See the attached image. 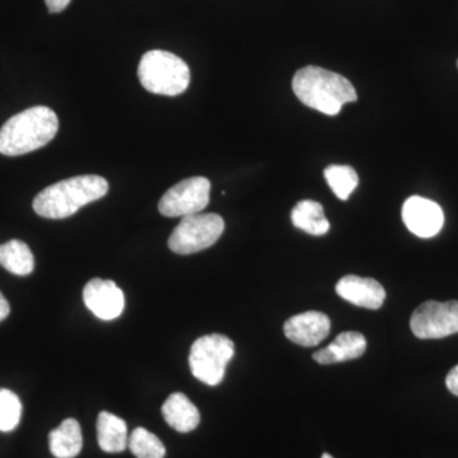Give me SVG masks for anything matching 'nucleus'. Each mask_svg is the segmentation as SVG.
I'll return each instance as SVG.
<instances>
[{
  "label": "nucleus",
  "instance_id": "f257e3e1",
  "mask_svg": "<svg viewBox=\"0 0 458 458\" xmlns=\"http://www.w3.org/2000/svg\"><path fill=\"white\" fill-rule=\"evenodd\" d=\"M108 182L98 174H83L54 183L33 199V210L49 219H64L73 216L84 205L104 198Z\"/></svg>",
  "mask_w": 458,
  "mask_h": 458
},
{
  "label": "nucleus",
  "instance_id": "f03ea898",
  "mask_svg": "<svg viewBox=\"0 0 458 458\" xmlns=\"http://www.w3.org/2000/svg\"><path fill=\"white\" fill-rule=\"evenodd\" d=\"M292 87L303 105L330 116H335L344 105L358 98L357 90L345 77L319 66L300 69Z\"/></svg>",
  "mask_w": 458,
  "mask_h": 458
},
{
  "label": "nucleus",
  "instance_id": "7ed1b4c3",
  "mask_svg": "<svg viewBox=\"0 0 458 458\" xmlns=\"http://www.w3.org/2000/svg\"><path fill=\"white\" fill-rule=\"evenodd\" d=\"M59 131V119L51 108L35 106L14 114L0 129V153L17 157L49 144Z\"/></svg>",
  "mask_w": 458,
  "mask_h": 458
},
{
  "label": "nucleus",
  "instance_id": "20e7f679",
  "mask_svg": "<svg viewBox=\"0 0 458 458\" xmlns=\"http://www.w3.org/2000/svg\"><path fill=\"white\" fill-rule=\"evenodd\" d=\"M138 77L148 92L162 96H179L188 89L190 69L174 54L164 50H150L141 57Z\"/></svg>",
  "mask_w": 458,
  "mask_h": 458
},
{
  "label": "nucleus",
  "instance_id": "39448f33",
  "mask_svg": "<svg viewBox=\"0 0 458 458\" xmlns=\"http://www.w3.org/2000/svg\"><path fill=\"white\" fill-rule=\"evenodd\" d=\"M219 214L197 213L183 216L168 238V247L177 255H191L212 247L225 232Z\"/></svg>",
  "mask_w": 458,
  "mask_h": 458
},
{
  "label": "nucleus",
  "instance_id": "423d86ee",
  "mask_svg": "<svg viewBox=\"0 0 458 458\" xmlns=\"http://www.w3.org/2000/svg\"><path fill=\"white\" fill-rule=\"evenodd\" d=\"M234 355V344L227 336L212 334L199 337L190 351L192 375L208 386H218L225 378V367Z\"/></svg>",
  "mask_w": 458,
  "mask_h": 458
},
{
  "label": "nucleus",
  "instance_id": "0eeeda50",
  "mask_svg": "<svg viewBox=\"0 0 458 458\" xmlns=\"http://www.w3.org/2000/svg\"><path fill=\"white\" fill-rule=\"evenodd\" d=\"M412 334L419 339H443L458 334V301H428L412 312Z\"/></svg>",
  "mask_w": 458,
  "mask_h": 458
},
{
  "label": "nucleus",
  "instance_id": "6e6552de",
  "mask_svg": "<svg viewBox=\"0 0 458 458\" xmlns=\"http://www.w3.org/2000/svg\"><path fill=\"white\" fill-rule=\"evenodd\" d=\"M210 181L205 177H190L180 181L165 191L159 200L158 210L162 216H188L203 212L209 203Z\"/></svg>",
  "mask_w": 458,
  "mask_h": 458
},
{
  "label": "nucleus",
  "instance_id": "1a4fd4ad",
  "mask_svg": "<svg viewBox=\"0 0 458 458\" xmlns=\"http://www.w3.org/2000/svg\"><path fill=\"white\" fill-rule=\"evenodd\" d=\"M403 221L415 236H437L443 228L445 214L436 201L421 197H411L403 203Z\"/></svg>",
  "mask_w": 458,
  "mask_h": 458
},
{
  "label": "nucleus",
  "instance_id": "9d476101",
  "mask_svg": "<svg viewBox=\"0 0 458 458\" xmlns=\"http://www.w3.org/2000/svg\"><path fill=\"white\" fill-rule=\"evenodd\" d=\"M83 301L87 309L96 318L111 321L119 318L123 311L125 300L123 293L113 280L92 279L83 291Z\"/></svg>",
  "mask_w": 458,
  "mask_h": 458
},
{
  "label": "nucleus",
  "instance_id": "9b49d317",
  "mask_svg": "<svg viewBox=\"0 0 458 458\" xmlns=\"http://www.w3.org/2000/svg\"><path fill=\"white\" fill-rule=\"evenodd\" d=\"M331 322L325 313L310 311L292 316L284 324V334L291 342L306 348L318 345L330 333Z\"/></svg>",
  "mask_w": 458,
  "mask_h": 458
},
{
  "label": "nucleus",
  "instance_id": "f8f14e48",
  "mask_svg": "<svg viewBox=\"0 0 458 458\" xmlns=\"http://www.w3.org/2000/svg\"><path fill=\"white\" fill-rule=\"evenodd\" d=\"M336 293L346 302L363 309H381L386 300V291L381 283L372 278L346 276L336 284Z\"/></svg>",
  "mask_w": 458,
  "mask_h": 458
},
{
  "label": "nucleus",
  "instance_id": "ddd939ff",
  "mask_svg": "<svg viewBox=\"0 0 458 458\" xmlns=\"http://www.w3.org/2000/svg\"><path fill=\"white\" fill-rule=\"evenodd\" d=\"M367 349L366 337L355 331H346L340 334L327 348L316 352L313 360L319 364H335L357 360L364 354Z\"/></svg>",
  "mask_w": 458,
  "mask_h": 458
},
{
  "label": "nucleus",
  "instance_id": "4468645a",
  "mask_svg": "<svg viewBox=\"0 0 458 458\" xmlns=\"http://www.w3.org/2000/svg\"><path fill=\"white\" fill-rule=\"evenodd\" d=\"M162 414L168 426L180 433H189L197 429L200 423V412L186 394H172L164 406Z\"/></svg>",
  "mask_w": 458,
  "mask_h": 458
},
{
  "label": "nucleus",
  "instance_id": "2eb2a0df",
  "mask_svg": "<svg viewBox=\"0 0 458 458\" xmlns=\"http://www.w3.org/2000/svg\"><path fill=\"white\" fill-rule=\"evenodd\" d=\"M51 454L55 458H74L83 447L82 429L74 419H65L49 434Z\"/></svg>",
  "mask_w": 458,
  "mask_h": 458
},
{
  "label": "nucleus",
  "instance_id": "dca6fc26",
  "mask_svg": "<svg viewBox=\"0 0 458 458\" xmlns=\"http://www.w3.org/2000/svg\"><path fill=\"white\" fill-rule=\"evenodd\" d=\"M98 441L102 451L120 454L128 447V427L122 418L111 412H99L98 419Z\"/></svg>",
  "mask_w": 458,
  "mask_h": 458
},
{
  "label": "nucleus",
  "instance_id": "f3484780",
  "mask_svg": "<svg viewBox=\"0 0 458 458\" xmlns=\"http://www.w3.org/2000/svg\"><path fill=\"white\" fill-rule=\"evenodd\" d=\"M292 222L295 228L302 229L312 236H324L330 229L324 207L318 201H300L292 210Z\"/></svg>",
  "mask_w": 458,
  "mask_h": 458
},
{
  "label": "nucleus",
  "instance_id": "a211bd4d",
  "mask_svg": "<svg viewBox=\"0 0 458 458\" xmlns=\"http://www.w3.org/2000/svg\"><path fill=\"white\" fill-rule=\"evenodd\" d=\"M0 265L14 276H30L35 269V259L30 247L20 240L0 245Z\"/></svg>",
  "mask_w": 458,
  "mask_h": 458
},
{
  "label": "nucleus",
  "instance_id": "6ab92c4d",
  "mask_svg": "<svg viewBox=\"0 0 458 458\" xmlns=\"http://www.w3.org/2000/svg\"><path fill=\"white\" fill-rule=\"evenodd\" d=\"M325 179L340 200H348L352 192L358 188L360 177L351 165H331L325 170Z\"/></svg>",
  "mask_w": 458,
  "mask_h": 458
},
{
  "label": "nucleus",
  "instance_id": "aec40b11",
  "mask_svg": "<svg viewBox=\"0 0 458 458\" xmlns=\"http://www.w3.org/2000/svg\"><path fill=\"white\" fill-rule=\"evenodd\" d=\"M128 447L137 458H165V448L161 439L144 428H137L129 437Z\"/></svg>",
  "mask_w": 458,
  "mask_h": 458
},
{
  "label": "nucleus",
  "instance_id": "412c9836",
  "mask_svg": "<svg viewBox=\"0 0 458 458\" xmlns=\"http://www.w3.org/2000/svg\"><path fill=\"white\" fill-rule=\"evenodd\" d=\"M22 415L20 397L7 388H0V432L16 429Z\"/></svg>",
  "mask_w": 458,
  "mask_h": 458
},
{
  "label": "nucleus",
  "instance_id": "4be33fe9",
  "mask_svg": "<svg viewBox=\"0 0 458 458\" xmlns=\"http://www.w3.org/2000/svg\"><path fill=\"white\" fill-rule=\"evenodd\" d=\"M445 385H447V388L450 390L451 394H454V396H458V364L456 367H454L447 377H445Z\"/></svg>",
  "mask_w": 458,
  "mask_h": 458
},
{
  "label": "nucleus",
  "instance_id": "5701e85b",
  "mask_svg": "<svg viewBox=\"0 0 458 458\" xmlns=\"http://www.w3.org/2000/svg\"><path fill=\"white\" fill-rule=\"evenodd\" d=\"M71 2L72 0H45L50 13H60V12L64 11L71 4Z\"/></svg>",
  "mask_w": 458,
  "mask_h": 458
},
{
  "label": "nucleus",
  "instance_id": "b1692460",
  "mask_svg": "<svg viewBox=\"0 0 458 458\" xmlns=\"http://www.w3.org/2000/svg\"><path fill=\"white\" fill-rule=\"evenodd\" d=\"M9 313H11V307H9L8 301L5 300L4 295L0 292V322L7 318Z\"/></svg>",
  "mask_w": 458,
  "mask_h": 458
},
{
  "label": "nucleus",
  "instance_id": "393cba45",
  "mask_svg": "<svg viewBox=\"0 0 458 458\" xmlns=\"http://www.w3.org/2000/svg\"><path fill=\"white\" fill-rule=\"evenodd\" d=\"M321 458H334L333 456H331V454H322V457Z\"/></svg>",
  "mask_w": 458,
  "mask_h": 458
},
{
  "label": "nucleus",
  "instance_id": "a878e982",
  "mask_svg": "<svg viewBox=\"0 0 458 458\" xmlns=\"http://www.w3.org/2000/svg\"><path fill=\"white\" fill-rule=\"evenodd\" d=\"M457 66H458V62H457Z\"/></svg>",
  "mask_w": 458,
  "mask_h": 458
}]
</instances>
